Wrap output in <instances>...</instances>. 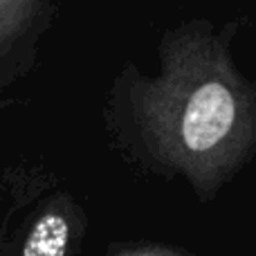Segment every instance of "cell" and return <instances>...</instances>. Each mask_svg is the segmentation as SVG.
Segmentation results:
<instances>
[{"instance_id": "obj_3", "label": "cell", "mask_w": 256, "mask_h": 256, "mask_svg": "<svg viewBox=\"0 0 256 256\" xmlns=\"http://www.w3.org/2000/svg\"><path fill=\"white\" fill-rule=\"evenodd\" d=\"M56 18L52 0H0V92L34 74Z\"/></svg>"}, {"instance_id": "obj_1", "label": "cell", "mask_w": 256, "mask_h": 256, "mask_svg": "<svg viewBox=\"0 0 256 256\" xmlns=\"http://www.w3.org/2000/svg\"><path fill=\"white\" fill-rule=\"evenodd\" d=\"M240 22L194 16L158 40V70L124 61L102 104L108 146L130 168L214 200L256 158V74L234 58Z\"/></svg>"}, {"instance_id": "obj_2", "label": "cell", "mask_w": 256, "mask_h": 256, "mask_svg": "<svg viewBox=\"0 0 256 256\" xmlns=\"http://www.w3.org/2000/svg\"><path fill=\"white\" fill-rule=\"evenodd\" d=\"M0 222V256H81L90 216L70 189L32 171Z\"/></svg>"}, {"instance_id": "obj_4", "label": "cell", "mask_w": 256, "mask_h": 256, "mask_svg": "<svg viewBox=\"0 0 256 256\" xmlns=\"http://www.w3.org/2000/svg\"><path fill=\"white\" fill-rule=\"evenodd\" d=\"M104 256H200L194 250L171 243H115Z\"/></svg>"}]
</instances>
